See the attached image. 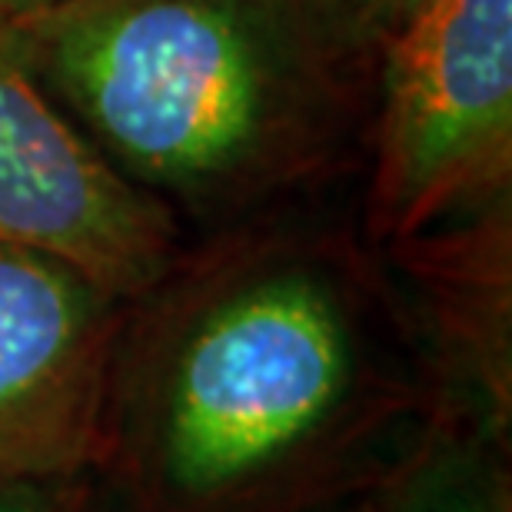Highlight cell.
I'll use <instances>...</instances> for the list:
<instances>
[{"instance_id":"6da1fadb","label":"cell","mask_w":512,"mask_h":512,"mask_svg":"<svg viewBox=\"0 0 512 512\" xmlns=\"http://www.w3.org/2000/svg\"><path fill=\"white\" fill-rule=\"evenodd\" d=\"M446 419L416 320L353 240L247 227L127 303L90 483L114 512H336Z\"/></svg>"},{"instance_id":"7a4b0ae2","label":"cell","mask_w":512,"mask_h":512,"mask_svg":"<svg viewBox=\"0 0 512 512\" xmlns=\"http://www.w3.org/2000/svg\"><path fill=\"white\" fill-rule=\"evenodd\" d=\"M14 30L60 110L177 220L230 223L320 180L376 94L353 0H64Z\"/></svg>"},{"instance_id":"3957f363","label":"cell","mask_w":512,"mask_h":512,"mask_svg":"<svg viewBox=\"0 0 512 512\" xmlns=\"http://www.w3.org/2000/svg\"><path fill=\"white\" fill-rule=\"evenodd\" d=\"M512 200V0H426L376 64L366 233L396 247Z\"/></svg>"},{"instance_id":"277c9868","label":"cell","mask_w":512,"mask_h":512,"mask_svg":"<svg viewBox=\"0 0 512 512\" xmlns=\"http://www.w3.org/2000/svg\"><path fill=\"white\" fill-rule=\"evenodd\" d=\"M0 243L57 256L117 300L177 263L180 220L120 173L34 77L0 17Z\"/></svg>"},{"instance_id":"5b68a950","label":"cell","mask_w":512,"mask_h":512,"mask_svg":"<svg viewBox=\"0 0 512 512\" xmlns=\"http://www.w3.org/2000/svg\"><path fill=\"white\" fill-rule=\"evenodd\" d=\"M127 300L0 243V479H90Z\"/></svg>"},{"instance_id":"8992f818","label":"cell","mask_w":512,"mask_h":512,"mask_svg":"<svg viewBox=\"0 0 512 512\" xmlns=\"http://www.w3.org/2000/svg\"><path fill=\"white\" fill-rule=\"evenodd\" d=\"M419 296L426 356L449 406L509 446L512 200L389 247Z\"/></svg>"},{"instance_id":"52a82bcc","label":"cell","mask_w":512,"mask_h":512,"mask_svg":"<svg viewBox=\"0 0 512 512\" xmlns=\"http://www.w3.org/2000/svg\"><path fill=\"white\" fill-rule=\"evenodd\" d=\"M506 456L473 423L446 419L383 486V512H512Z\"/></svg>"},{"instance_id":"ba28073f","label":"cell","mask_w":512,"mask_h":512,"mask_svg":"<svg viewBox=\"0 0 512 512\" xmlns=\"http://www.w3.org/2000/svg\"><path fill=\"white\" fill-rule=\"evenodd\" d=\"M84 479L70 483H34V479H0V512H100Z\"/></svg>"},{"instance_id":"9c48e42d","label":"cell","mask_w":512,"mask_h":512,"mask_svg":"<svg viewBox=\"0 0 512 512\" xmlns=\"http://www.w3.org/2000/svg\"><path fill=\"white\" fill-rule=\"evenodd\" d=\"M423 4L426 0H353L356 14H360L366 30H370L380 44H383V37L393 34L399 24H406Z\"/></svg>"},{"instance_id":"30bf717a","label":"cell","mask_w":512,"mask_h":512,"mask_svg":"<svg viewBox=\"0 0 512 512\" xmlns=\"http://www.w3.org/2000/svg\"><path fill=\"white\" fill-rule=\"evenodd\" d=\"M57 4H64V0H0V17H7L17 24V20L44 14V10L57 7Z\"/></svg>"},{"instance_id":"8fae6325","label":"cell","mask_w":512,"mask_h":512,"mask_svg":"<svg viewBox=\"0 0 512 512\" xmlns=\"http://www.w3.org/2000/svg\"><path fill=\"white\" fill-rule=\"evenodd\" d=\"M336 512H383V489H376V493L356 499V503L336 509Z\"/></svg>"}]
</instances>
